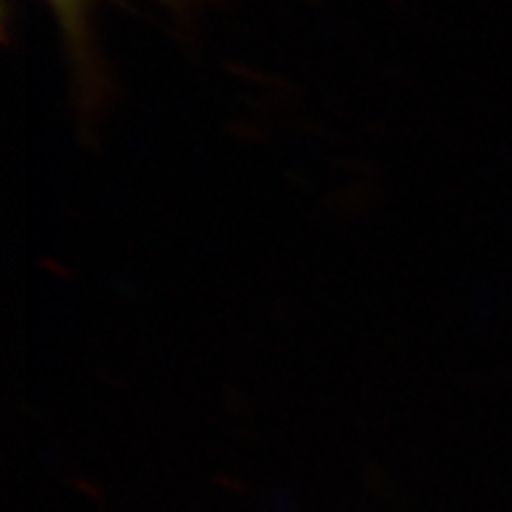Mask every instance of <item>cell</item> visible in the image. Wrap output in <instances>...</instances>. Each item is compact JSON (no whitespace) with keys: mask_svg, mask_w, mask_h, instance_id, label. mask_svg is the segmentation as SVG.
I'll return each mask as SVG.
<instances>
[{"mask_svg":"<svg viewBox=\"0 0 512 512\" xmlns=\"http://www.w3.org/2000/svg\"><path fill=\"white\" fill-rule=\"evenodd\" d=\"M61 27L66 50L68 76L74 89V102L87 123L97 121L110 100V74L92 32V8L97 0H45ZM176 14H189L204 0H160Z\"/></svg>","mask_w":512,"mask_h":512,"instance_id":"obj_1","label":"cell"}]
</instances>
